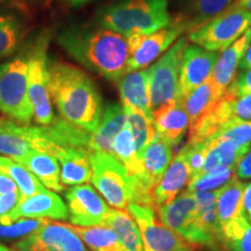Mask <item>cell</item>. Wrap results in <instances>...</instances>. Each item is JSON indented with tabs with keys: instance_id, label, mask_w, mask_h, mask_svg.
<instances>
[{
	"instance_id": "cell-42",
	"label": "cell",
	"mask_w": 251,
	"mask_h": 251,
	"mask_svg": "<svg viewBox=\"0 0 251 251\" xmlns=\"http://www.w3.org/2000/svg\"><path fill=\"white\" fill-rule=\"evenodd\" d=\"M229 96L251 93V69H238L233 83L225 92Z\"/></svg>"
},
{
	"instance_id": "cell-34",
	"label": "cell",
	"mask_w": 251,
	"mask_h": 251,
	"mask_svg": "<svg viewBox=\"0 0 251 251\" xmlns=\"http://www.w3.org/2000/svg\"><path fill=\"white\" fill-rule=\"evenodd\" d=\"M0 171L7 175L18 185L23 198L30 197L46 190L42 183L29 170L8 157L0 156Z\"/></svg>"
},
{
	"instance_id": "cell-30",
	"label": "cell",
	"mask_w": 251,
	"mask_h": 251,
	"mask_svg": "<svg viewBox=\"0 0 251 251\" xmlns=\"http://www.w3.org/2000/svg\"><path fill=\"white\" fill-rule=\"evenodd\" d=\"M197 203V216L200 228L205 235L218 248L220 243V228L218 208H216V192H192Z\"/></svg>"
},
{
	"instance_id": "cell-47",
	"label": "cell",
	"mask_w": 251,
	"mask_h": 251,
	"mask_svg": "<svg viewBox=\"0 0 251 251\" xmlns=\"http://www.w3.org/2000/svg\"><path fill=\"white\" fill-rule=\"evenodd\" d=\"M65 1L69 2L72 7H79V6L85 5L87 2L92 1V0H65Z\"/></svg>"
},
{
	"instance_id": "cell-2",
	"label": "cell",
	"mask_w": 251,
	"mask_h": 251,
	"mask_svg": "<svg viewBox=\"0 0 251 251\" xmlns=\"http://www.w3.org/2000/svg\"><path fill=\"white\" fill-rule=\"evenodd\" d=\"M49 93L59 114L77 127L94 133L102 117L101 97L89 75L74 65H48Z\"/></svg>"
},
{
	"instance_id": "cell-5",
	"label": "cell",
	"mask_w": 251,
	"mask_h": 251,
	"mask_svg": "<svg viewBox=\"0 0 251 251\" xmlns=\"http://www.w3.org/2000/svg\"><path fill=\"white\" fill-rule=\"evenodd\" d=\"M188 47L186 36H180L165 54L148 69L149 98L152 115L166 106L179 101V76L184 52Z\"/></svg>"
},
{
	"instance_id": "cell-4",
	"label": "cell",
	"mask_w": 251,
	"mask_h": 251,
	"mask_svg": "<svg viewBox=\"0 0 251 251\" xmlns=\"http://www.w3.org/2000/svg\"><path fill=\"white\" fill-rule=\"evenodd\" d=\"M92 183L113 208L127 211L136 200V178L112 153L91 151Z\"/></svg>"
},
{
	"instance_id": "cell-17",
	"label": "cell",
	"mask_w": 251,
	"mask_h": 251,
	"mask_svg": "<svg viewBox=\"0 0 251 251\" xmlns=\"http://www.w3.org/2000/svg\"><path fill=\"white\" fill-rule=\"evenodd\" d=\"M250 40L251 28L218 56L212 72L211 80L214 86L216 97L219 99L224 96L229 85L233 83L238 69H240L241 59L243 57Z\"/></svg>"
},
{
	"instance_id": "cell-36",
	"label": "cell",
	"mask_w": 251,
	"mask_h": 251,
	"mask_svg": "<svg viewBox=\"0 0 251 251\" xmlns=\"http://www.w3.org/2000/svg\"><path fill=\"white\" fill-rule=\"evenodd\" d=\"M212 137L230 142L240 151L247 153L251 148V120L231 119Z\"/></svg>"
},
{
	"instance_id": "cell-24",
	"label": "cell",
	"mask_w": 251,
	"mask_h": 251,
	"mask_svg": "<svg viewBox=\"0 0 251 251\" xmlns=\"http://www.w3.org/2000/svg\"><path fill=\"white\" fill-rule=\"evenodd\" d=\"M153 125L157 133L166 137L174 147L178 146L190 127V120L181 100L153 113Z\"/></svg>"
},
{
	"instance_id": "cell-7",
	"label": "cell",
	"mask_w": 251,
	"mask_h": 251,
	"mask_svg": "<svg viewBox=\"0 0 251 251\" xmlns=\"http://www.w3.org/2000/svg\"><path fill=\"white\" fill-rule=\"evenodd\" d=\"M28 59L14 57L0 67V112L21 125L34 118L28 96Z\"/></svg>"
},
{
	"instance_id": "cell-48",
	"label": "cell",
	"mask_w": 251,
	"mask_h": 251,
	"mask_svg": "<svg viewBox=\"0 0 251 251\" xmlns=\"http://www.w3.org/2000/svg\"><path fill=\"white\" fill-rule=\"evenodd\" d=\"M0 251H13V250L8 249V248H7V247H6V246H5V244L0 243Z\"/></svg>"
},
{
	"instance_id": "cell-16",
	"label": "cell",
	"mask_w": 251,
	"mask_h": 251,
	"mask_svg": "<svg viewBox=\"0 0 251 251\" xmlns=\"http://www.w3.org/2000/svg\"><path fill=\"white\" fill-rule=\"evenodd\" d=\"M140 158L143 165V176L139 178L152 193L174 158V144L157 133L152 142L140 153Z\"/></svg>"
},
{
	"instance_id": "cell-45",
	"label": "cell",
	"mask_w": 251,
	"mask_h": 251,
	"mask_svg": "<svg viewBox=\"0 0 251 251\" xmlns=\"http://www.w3.org/2000/svg\"><path fill=\"white\" fill-rule=\"evenodd\" d=\"M240 69H251V40L240 63Z\"/></svg>"
},
{
	"instance_id": "cell-12",
	"label": "cell",
	"mask_w": 251,
	"mask_h": 251,
	"mask_svg": "<svg viewBox=\"0 0 251 251\" xmlns=\"http://www.w3.org/2000/svg\"><path fill=\"white\" fill-rule=\"evenodd\" d=\"M14 251H87L70 225L48 219L35 233L13 244Z\"/></svg>"
},
{
	"instance_id": "cell-19",
	"label": "cell",
	"mask_w": 251,
	"mask_h": 251,
	"mask_svg": "<svg viewBox=\"0 0 251 251\" xmlns=\"http://www.w3.org/2000/svg\"><path fill=\"white\" fill-rule=\"evenodd\" d=\"M117 84L122 106L141 111L153 120L149 98L148 69L128 72L117 81Z\"/></svg>"
},
{
	"instance_id": "cell-40",
	"label": "cell",
	"mask_w": 251,
	"mask_h": 251,
	"mask_svg": "<svg viewBox=\"0 0 251 251\" xmlns=\"http://www.w3.org/2000/svg\"><path fill=\"white\" fill-rule=\"evenodd\" d=\"M23 198L18 185L0 171V221L6 218Z\"/></svg>"
},
{
	"instance_id": "cell-27",
	"label": "cell",
	"mask_w": 251,
	"mask_h": 251,
	"mask_svg": "<svg viewBox=\"0 0 251 251\" xmlns=\"http://www.w3.org/2000/svg\"><path fill=\"white\" fill-rule=\"evenodd\" d=\"M34 150L25 133V125L0 119V155L17 161Z\"/></svg>"
},
{
	"instance_id": "cell-8",
	"label": "cell",
	"mask_w": 251,
	"mask_h": 251,
	"mask_svg": "<svg viewBox=\"0 0 251 251\" xmlns=\"http://www.w3.org/2000/svg\"><path fill=\"white\" fill-rule=\"evenodd\" d=\"M159 221L172 229L193 246L216 249L215 244L206 236L200 228L197 216V203L192 192L183 191L172 201L163 205L155 211Z\"/></svg>"
},
{
	"instance_id": "cell-11",
	"label": "cell",
	"mask_w": 251,
	"mask_h": 251,
	"mask_svg": "<svg viewBox=\"0 0 251 251\" xmlns=\"http://www.w3.org/2000/svg\"><path fill=\"white\" fill-rule=\"evenodd\" d=\"M186 33L179 23H172L162 29L147 35H135L128 37L129 58L127 64V74L131 71L142 70L151 65L153 62L174 46V43Z\"/></svg>"
},
{
	"instance_id": "cell-3",
	"label": "cell",
	"mask_w": 251,
	"mask_h": 251,
	"mask_svg": "<svg viewBox=\"0 0 251 251\" xmlns=\"http://www.w3.org/2000/svg\"><path fill=\"white\" fill-rule=\"evenodd\" d=\"M99 23L128 39L162 29L172 17L168 0H119L102 9Z\"/></svg>"
},
{
	"instance_id": "cell-14",
	"label": "cell",
	"mask_w": 251,
	"mask_h": 251,
	"mask_svg": "<svg viewBox=\"0 0 251 251\" xmlns=\"http://www.w3.org/2000/svg\"><path fill=\"white\" fill-rule=\"evenodd\" d=\"M21 218L65 221L69 219V213L67 205L58 194L45 190L30 197L21 198L18 205L6 218L0 221V224L7 225Z\"/></svg>"
},
{
	"instance_id": "cell-26",
	"label": "cell",
	"mask_w": 251,
	"mask_h": 251,
	"mask_svg": "<svg viewBox=\"0 0 251 251\" xmlns=\"http://www.w3.org/2000/svg\"><path fill=\"white\" fill-rule=\"evenodd\" d=\"M103 226H107L114 230L122 251H143L140 229L128 211L111 208Z\"/></svg>"
},
{
	"instance_id": "cell-15",
	"label": "cell",
	"mask_w": 251,
	"mask_h": 251,
	"mask_svg": "<svg viewBox=\"0 0 251 251\" xmlns=\"http://www.w3.org/2000/svg\"><path fill=\"white\" fill-rule=\"evenodd\" d=\"M216 51H208L198 46H188L184 52L179 76L180 99L191 91L211 79L213 69L218 59Z\"/></svg>"
},
{
	"instance_id": "cell-6",
	"label": "cell",
	"mask_w": 251,
	"mask_h": 251,
	"mask_svg": "<svg viewBox=\"0 0 251 251\" xmlns=\"http://www.w3.org/2000/svg\"><path fill=\"white\" fill-rule=\"evenodd\" d=\"M251 28V14L231 5L226 11L186 34L188 42L208 51H224Z\"/></svg>"
},
{
	"instance_id": "cell-38",
	"label": "cell",
	"mask_w": 251,
	"mask_h": 251,
	"mask_svg": "<svg viewBox=\"0 0 251 251\" xmlns=\"http://www.w3.org/2000/svg\"><path fill=\"white\" fill-rule=\"evenodd\" d=\"M48 219H28L21 218L11 224H0V243L12 242L13 244L20 242L35 233L37 229L42 227Z\"/></svg>"
},
{
	"instance_id": "cell-41",
	"label": "cell",
	"mask_w": 251,
	"mask_h": 251,
	"mask_svg": "<svg viewBox=\"0 0 251 251\" xmlns=\"http://www.w3.org/2000/svg\"><path fill=\"white\" fill-rule=\"evenodd\" d=\"M185 159H186L188 169H190V179L201 174L203 163H205L206 142L202 143H187L183 148Z\"/></svg>"
},
{
	"instance_id": "cell-32",
	"label": "cell",
	"mask_w": 251,
	"mask_h": 251,
	"mask_svg": "<svg viewBox=\"0 0 251 251\" xmlns=\"http://www.w3.org/2000/svg\"><path fill=\"white\" fill-rule=\"evenodd\" d=\"M220 243L229 251H251V225L246 216L230 220L221 226Z\"/></svg>"
},
{
	"instance_id": "cell-35",
	"label": "cell",
	"mask_w": 251,
	"mask_h": 251,
	"mask_svg": "<svg viewBox=\"0 0 251 251\" xmlns=\"http://www.w3.org/2000/svg\"><path fill=\"white\" fill-rule=\"evenodd\" d=\"M124 109L128 124L130 126L131 133H133L137 155L140 156V153L152 142L157 134L153 120L147 117L144 113L133 107L124 106Z\"/></svg>"
},
{
	"instance_id": "cell-43",
	"label": "cell",
	"mask_w": 251,
	"mask_h": 251,
	"mask_svg": "<svg viewBox=\"0 0 251 251\" xmlns=\"http://www.w3.org/2000/svg\"><path fill=\"white\" fill-rule=\"evenodd\" d=\"M236 176L240 179L251 178V148L236 166Z\"/></svg>"
},
{
	"instance_id": "cell-31",
	"label": "cell",
	"mask_w": 251,
	"mask_h": 251,
	"mask_svg": "<svg viewBox=\"0 0 251 251\" xmlns=\"http://www.w3.org/2000/svg\"><path fill=\"white\" fill-rule=\"evenodd\" d=\"M112 155L115 156L124 164L130 175L142 177L143 165L137 155L133 133L128 121L126 122L120 133L115 136L112 146Z\"/></svg>"
},
{
	"instance_id": "cell-33",
	"label": "cell",
	"mask_w": 251,
	"mask_h": 251,
	"mask_svg": "<svg viewBox=\"0 0 251 251\" xmlns=\"http://www.w3.org/2000/svg\"><path fill=\"white\" fill-rule=\"evenodd\" d=\"M83 242H85L93 251H122L121 244L114 230L107 226H92L80 227L72 226Z\"/></svg>"
},
{
	"instance_id": "cell-9",
	"label": "cell",
	"mask_w": 251,
	"mask_h": 251,
	"mask_svg": "<svg viewBox=\"0 0 251 251\" xmlns=\"http://www.w3.org/2000/svg\"><path fill=\"white\" fill-rule=\"evenodd\" d=\"M48 42L41 39L28 56V96L34 111V119L41 126H48L54 119L51 97L49 93V72L47 58Z\"/></svg>"
},
{
	"instance_id": "cell-29",
	"label": "cell",
	"mask_w": 251,
	"mask_h": 251,
	"mask_svg": "<svg viewBox=\"0 0 251 251\" xmlns=\"http://www.w3.org/2000/svg\"><path fill=\"white\" fill-rule=\"evenodd\" d=\"M219 98L216 97L214 86L211 79H208L202 85L191 91L187 96L181 99L185 111L187 113L190 120V129L193 128L198 122L205 117L214 105L218 102Z\"/></svg>"
},
{
	"instance_id": "cell-20",
	"label": "cell",
	"mask_w": 251,
	"mask_h": 251,
	"mask_svg": "<svg viewBox=\"0 0 251 251\" xmlns=\"http://www.w3.org/2000/svg\"><path fill=\"white\" fill-rule=\"evenodd\" d=\"M90 149H58L54 152L61 166V181L64 186L87 184L92 179Z\"/></svg>"
},
{
	"instance_id": "cell-39",
	"label": "cell",
	"mask_w": 251,
	"mask_h": 251,
	"mask_svg": "<svg viewBox=\"0 0 251 251\" xmlns=\"http://www.w3.org/2000/svg\"><path fill=\"white\" fill-rule=\"evenodd\" d=\"M236 174V168H221L207 174L198 175L197 177L188 180V188L190 192H208L215 191L227 183L229 179Z\"/></svg>"
},
{
	"instance_id": "cell-37",
	"label": "cell",
	"mask_w": 251,
	"mask_h": 251,
	"mask_svg": "<svg viewBox=\"0 0 251 251\" xmlns=\"http://www.w3.org/2000/svg\"><path fill=\"white\" fill-rule=\"evenodd\" d=\"M23 28L13 15L0 14V59L11 56L18 49Z\"/></svg>"
},
{
	"instance_id": "cell-28",
	"label": "cell",
	"mask_w": 251,
	"mask_h": 251,
	"mask_svg": "<svg viewBox=\"0 0 251 251\" xmlns=\"http://www.w3.org/2000/svg\"><path fill=\"white\" fill-rule=\"evenodd\" d=\"M206 146V157L201 174H207V172L221 168H231V166L236 168L243 156L246 155L237 148H235L230 142L215 139V137L207 140Z\"/></svg>"
},
{
	"instance_id": "cell-46",
	"label": "cell",
	"mask_w": 251,
	"mask_h": 251,
	"mask_svg": "<svg viewBox=\"0 0 251 251\" xmlns=\"http://www.w3.org/2000/svg\"><path fill=\"white\" fill-rule=\"evenodd\" d=\"M233 5L238 8L244 9L251 14V0H234Z\"/></svg>"
},
{
	"instance_id": "cell-25",
	"label": "cell",
	"mask_w": 251,
	"mask_h": 251,
	"mask_svg": "<svg viewBox=\"0 0 251 251\" xmlns=\"http://www.w3.org/2000/svg\"><path fill=\"white\" fill-rule=\"evenodd\" d=\"M246 184L234 176L216 192V208L220 228L226 222L243 215V193Z\"/></svg>"
},
{
	"instance_id": "cell-18",
	"label": "cell",
	"mask_w": 251,
	"mask_h": 251,
	"mask_svg": "<svg viewBox=\"0 0 251 251\" xmlns=\"http://www.w3.org/2000/svg\"><path fill=\"white\" fill-rule=\"evenodd\" d=\"M190 169L185 159L184 150L181 148L178 151L168 166L161 180L156 185L152 192L153 209L166 205L175 199L176 196L185 187L190 180Z\"/></svg>"
},
{
	"instance_id": "cell-22",
	"label": "cell",
	"mask_w": 251,
	"mask_h": 251,
	"mask_svg": "<svg viewBox=\"0 0 251 251\" xmlns=\"http://www.w3.org/2000/svg\"><path fill=\"white\" fill-rule=\"evenodd\" d=\"M126 122H127V117L124 106H121L120 103H108L103 109L98 128L91 136V151L112 153L113 141L124 128Z\"/></svg>"
},
{
	"instance_id": "cell-44",
	"label": "cell",
	"mask_w": 251,
	"mask_h": 251,
	"mask_svg": "<svg viewBox=\"0 0 251 251\" xmlns=\"http://www.w3.org/2000/svg\"><path fill=\"white\" fill-rule=\"evenodd\" d=\"M243 215L251 221V183L247 185L243 193Z\"/></svg>"
},
{
	"instance_id": "cell-1",
	"label": "cell",
	"mask_w": 251,
	"mask_h": 251,
	"mask_svg": "<svg viewBox=\"0 0 251 251\" xmlns=\"http://www.w3.org/2000/svg\"><path fill=\"white\" fill-rule=\"evenodd\" d=\"M58 45L83 67L117 81L127 74L128 40L106 27H70L57 36Z\"/></svg>"
},
{
	"instance_id": "cell-10",
	"label": "cell",
	"mask_w": 251,
	"mask_h": 251,
	"mask_svg": "<svg viewBox=\"0 0 251 251\" xmlns=\"http://www.w3.org/2000/svg\"><path fill=\"white\" fill-rule=\"evenodd\" d=\"M128 213L140 229L143 251H194L196 246L156 219L151 207L130 203Z\"/></svg>"
},
{
	"instance_id": "cell-13",
	"label": "cell",
	"mask_w": 251,
	"mask_h": 251,
	"mask_svg": "<svg viewBox=\"0 0 251 251\" xmlns=\"http://www.w3.org/2000/svg\"><path fill=\"white\" fill-rule=\"evenodd\" d=\"M65 199L68 202V220L72 226H101L111 211L108 203L89 184L69 188L65 193Z\"/></svg>"
},
{
	"instance_id": "cell-21",
	"label": "cell",
	"mask_w": 251,
	"mask_h": 251,
	"mask_svg": "<svg viewBox=\"0 0 251 251\" xmlns=\"http://www.w3.org/2000/svg\"><path fill=\"white\" fill-rule=\"evenodd\" d=\"M233 2L234 0H179V11L172 20L179 23L188 33L222 13Z\"/></svg>"
},
{
	"instance_id": "cell-23",
	"label": "cell",
	"mask_w": 251,
	"mask_h": 251,
	"mask_svg": "<svg viewBox=\"0 0 251 251\" xmlns=\"http://www.w3.org/2000/svg\"><path fill=\"white\" fill-rule=\"evenodd\" d=\"M18 163L24 165L42 183L43 186L55 191L62 192L64 185L61 181V166L57 158L50 153L31 150L21 158H18Z\"/></svg>"
}]
</instances>
